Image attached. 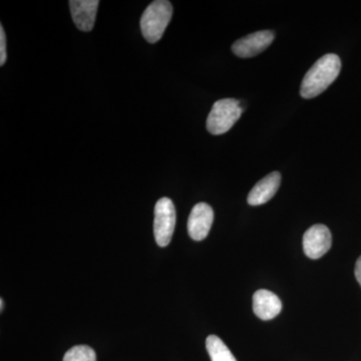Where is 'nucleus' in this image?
Returning a JSON list of instances; mask_svg holds the SVG:
<instances>
[{
  "mask_svg": "<svg viewBox=\"0 0 361 361\" xmlns=\"http://www.w3.org/2000/svg\"><path fill=\"white\" fill-rule=\"evenodd\" d=\"M173 16V6L168 0H156L147 7L142 13L141 30L145 39L156 44L163 37Z\"/></svg>",
  "mask_w": 361,
  "mask_h": 361,
  "instance_id": "f03ea898",
  "label": "nucleus"
},
{
  "mask_svg": "<svg viewBox=\"0 0 361 361\" xmlns=\"http://www.w3.org/2000/svg\"><path fill=\"white\" fill-rule=\"evenodd\" d=\"M6 61V37L4 26L0 25V66Z\"/></svg>",
  "mask_w": 361,
  "mask_h": 361,
  "instance_id": "ddd939ff",
  "label": "nucleus"
},
{
  "mask_svg": "<svg viewBox=\"0 0 361 361\" xmlns=\"http://www.w3.org/2000/svg\"><path fill=\"white\" fill-rule=\"evenodd\" d=\"M281 300L273 292L261 289L254 293L253 311L260 319H273L281 312Z\"/></svg>",
  "mask_w": 361,
  "mask_h": 361,
  "instance_id": "9d476101",
  "label": "nucleus"
},
{
  "mask_svg": "<svg viewBox=\"0 0 361 361\" xmlns=\"http://www.w3.org/2000/svg\"><path fill=\"white\" fill-rule=\"evenodd\" d=\"M273 40L274 33L271 30L251 33L235 42L232 45V51L239 58H253L270 47Z\"/></svg>",
  "mask_w": 361,
  "mask_h": 361,
  "instance_id": "423d86ee",
  "label": "nucleus"
},
{
  "mask_svg": "<svg viewBox=\"0 0 361 361\" xmlns=\"http://www.w3.org/2000/svg\"><path fill=\"white\" fill-rule=\"evenodd\" d=\"M331 244V233L325 225L312 226L303 236L304 253L311 259L322 257L329 251Z\"/></svg>",
  "mask_w": 361,
  "mask_h": 361,
  "instance_id": "39448f33",
  "label": "nucleus"
},
{
  "mask_svg": "<svg viewBox=\"0 0 361 361\" xmlns=\"http://www.w3.org/2000/svg\"><path fill=\"white\" fill-rule=\"evenodd\" d=\"M176 225V209L174 203L167 197L160 199L155 206L154 235L157 244L166 247L170 244L174 234Z\"/></svg>",
  "mask_w": 361,
  "mask_h": 361,
  "instance_id": "20e7f679",
  "label": "nucleus"
},
{
  "mask_svg": "<svg viewBox=\"0 0 361 361\" xmlns=\"http://www.w3.org/2000/svg\"><path fill=\"white\" fill-rule=\"evenodd\" d=\"M341 70L338 56L329 54L311 66L301 82L300 96L304 99H313L319 96L336 80Z\"/></svg>",
  "mask_w": 361,
  "mask_h": 361,
  "instance_id": "f257e3e1",
  "label": "nucleus"
},
{
  "mask_svg": "<svg viewBox=\"0 0 361 361\" xmlns=\"http://www.w3.org/2000/svg\"><path fill=\"white\" fill-rule=\"evenodd\" d=\"M4 299H0V306H1V307H0V310H4Z\"/></svg>",
  "mask_w": 361,
  "mask_h": 361,
  "instance_id": "2eb2a0df",
  "label": "nucleus"
},
{
  "mask_svg": "<svg viewBox=\"0 0 361 361\" xmlns=\"http://www.w3.org/2000/svg\"><path fill=\"white\" fill-rule=\"evenodd\" d=\"M355 273L356 280H357L358 283H360L361 286V256L357 259V261H356Z\"/></svg>",
  "mask_w": 361,
  "mask_h": 361,
  "instance_id": "4468645a",
  "label": "nucleus"
},
{
  "mask_svg": "<svg viewBox=\"0 0 361 361\" xmlns=\"http://www.w3.org/2000/svg\"><path fill=\"white\" fill-rule=\"evenodd\" d=\"M243 111V106L237 99H219L213 104L207 118V130L215 135L225 134L238 122Z\"/></svg>",
  "mask_w": 361,
  "mask_h": 361,
  "instance_id": "7ed1b4c3",
  "label": "nucleus"
},
{
  "mask_svg": "<svg viewBox=\"0 0 361 361\" xmlns=\"http://www.w3.org/2000/svg\"><path fill=\"white\" fill-rule=\"evenodd\" d=\"M214 211L210 205L199 203L194 206L188 219V233L195 241H202L208 236L212 227Z\"/></svg>",
  "mask_w": 361,
  "mask_h": 361,
  "instance_id": "0eeeda50",
  "label": "nucleus"
},
{
  "mask_svg": "<svg viewBox=\"0 0 361 361\" xmlns=\"http://www.w3.org/2000/svg\"><path fill=\"white\" fill-rule=\"evenodd\" d=\"M71 18L78 30L87 32L94 28L99 1L97 0H71Z\"/></svg>",
  "mask_w": 361,
  "mask_h": 361,
  "instance_id": "6e6552de",
  "label": "nucleus"
},
{
  "mask_svg": "<svg viewBox=\"0 0 361 361\" xmlns=\"http://www.w3.org/2000/svg\"><path fill=\"white\" fill-rule=\"evenodd\" d=\"M281 184V175L279 172H272L259 180L248 195L249 205L260 206L267 203L274 197Z\"/></svg>",
  "mask_w": 361,
  "mask_h": 361,
  "instance_id": "1a4fd4ad",
  "label": "nucleus"
},
{
  "mask_svg": "<svg viewBox=\"0 0 361 361\" xmlns=\"http://www.w3.org/2000/svg\"><path fill=\"white\" fill-rule=\"evenodd\" d=\"M206 348L212 361H237L231 350L218 336H208Z\"/></svg>",
  "mask_w": 361,
  "mask_h": 361,
  "instance_id": "9b49d317",
  "label": "nucleus"
},
{
  "mask_svg": "<svg viewBox=\"0 0 361 361\" xmlns=\"http://www.w3.org/2000/svg\"><path fill=\"white\" fill-rule=\"evenodd\" d=\"M63 361H97V355L90 346L77 345L66 351Z\"/></svg>",
  "mask_w": 361,
  "mask_h": 361,
  "instance_id": "f8f14e48",
  "label": "nucleus"
}]
</instances>
